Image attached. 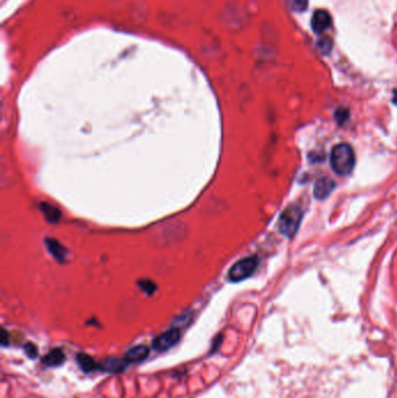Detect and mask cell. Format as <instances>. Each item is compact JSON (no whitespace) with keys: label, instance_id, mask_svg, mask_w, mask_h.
I'll return each instance as SVG.
<instances>
[{"label":"cell","instance_id":"30bf717a","mask_svg":"<svg viewBox=\"0 0 397 398\" xmlns=\"http://www.w3.org/2000/svg\"><path fill=\"white\" fill-rule=\"evenodd\" d=\"M45 244H47L48 251L51 252V254L56 260L63 261L65 256H67V250H65L59 241H56V240L47 239L45 240Z\"/></svg>","mask_w":397,"mask_h":398},{"label":"cell","instance_id":"ac0fdd59","mask_svg":"<svg viewBox=\"0 0 397 398\" xmlns=\"http://www.w3.org/2000/svg\"><path fill=\"white\" fill-rule=\"evenodd\" d=\"M7 337H8L7 332H6L5 330H3V334H2V345H3V346H6L7 343H8Z\"/></svg>","mask_w":397,"mask_h":398},{"label":"cell","instance_id":"9c48e42d","mask_svg":"<svg viewBox=\"0 0 397 398\" xmlns=\"http://www.w3.org/2000/svg\"><path fill=\"white\" fill-rule=\"evenodd\" d=\"M65 361V355L61 348H54L42 359L43 364L48 367H59Z\"/></svg>","mask_w":397,"mask_h":398},{"label":"cell","instance_id":"9a60e30c","mask_svg":"<svg viewBox=\"0 0 397 398\" xmlns=\"http://www.w3.org/2000/svg\"><path fill=\"white\" fill-rule=\"evenodd\" d=\"M289 4L295 12H304L308 8L309 0H289Z\"/></svg>","mask_w":397,"mask_h":398},{"label":"cell","instance_id":"7a4b0ae2","mask_svg":"<svg viewBox=\"0 0 397 398\" xmlns=\"http://www.w3.org/2000/svg\"><path fill=\"white\" fill-rule=\"evenodd\" d=\"M303 220V210L297 204H290L285 207L280 214L278 220L279 232L283 236L291 239L296 235L297 231Z\"/></svg>","mask_w":397,"mask_h":398},{"label":"cell","instance_id":"e0dca14e","mask_svg":"<svg viewBox=\"0 0 397 398\" xmlns=\"http://www.w3.org/2000/svg\"><path fill=\"white\" fill-rule=\"evenodd\" d=\"M139 285L141 287V289L143 290L144 292L148 293V295H152V293L154 292L155 289H156V285L151 281H141L139 283Z\"/></svg>","mask_w":397,"mask_h":398},{"label":"cell","instance_id":"6da1fadb","mask_svg":"<svg viewBox=\"0 0 397 398\" xmlns=\"http://www.w3.org/2000/svg\"><path fill=\"white\" fill-rule=\"evenodd\" d=\"M355 153L349 143H338L332 148L330 155V164L339 176H349L355 167Z\"/></svg>","mask_w":397,"mask_h":398},{"label":"cell","instance_id":"52a82bcc","mask_svg":"<svg viewBox=\"0 0 397 398\" xmlns=\"http://www.w3.org/2000/svg\"><path fill=\"white\" fill-rule=\"evenodd\" d=\"M128 366V362L123 359L119 358H107L99 363V369H102L105 372H113V374H118V372H122Z\"/></svg>","mask_w":397,"mask_h":398},{"label":"cell","instance_id":"8992f818","mask_svg":"<svg viewBox=\"0 0 397 398\" xmlns=\"http://www.w3.org/2000/svg\"><path fill=\"white\" fill-rule=\"evenodd\" d=\"M331 26V16L324 10H317L312 15L311 28L316 34H322Z\"/></svg>","mask_w":397,"mask_h":398},{"label":"cell","instance_id":"5bb4252c","mask_svg":"<svg viewBox=\"0 0 397 398\" xmlns=\"http://www.w3.org/2000/svg\"><path fill=\"white\" fill-rule=\"evenodd\" d=\"M350 119V110L346 107H339L334 112V120L339 126H342Z\"/></svg>","mask_w":397,"mask_h":398},{"label":"cell","instance_id":"5b68a950","mask_svg":"<svg viewBox=\"0 0 397 398\" xmlns=\"http://www.w3.org/2000/svg\"><path fill=\"white\" fill-rule=\"evenodd\" d=\"M336 182L332 178L324 176L321 178H318L313 186V196L318 201H324L328 198L331 193L333 192V190L336 189Z\"/></svg>","mask_w":397,"mask_h":398},{"label":"cell","instance_id":"d6986e66","mask_svg":"<svg viewBox=\"0 0 397 398\" xmlns=\"http://www.w3.org/2000/svg\"><path fill=\"white\" fill-rule=\"evenodd\" d=\"M392 103H394L395 105H397V90L394 91V98H392Z\"/></svg>","mask_w":397,"mask_h":398},{"label":"cell","instance_id":"4fadbf2b","mask_svg":"<svg viewBox=\"0 0 397 398\" xmlns=\"http://www.w3.org/2000/svg\"><path fill=\"white\" fill-rule=\"evenodd\" d=\"M332 40L328 36H321L317 42V48L319 49V52L322 55H328V54L332 51Z\"/></svg>","mask_w":397,"mask_h":398},{"label":"cell","instance_id":"8fae6325","mask_svg":"<svg viewBox=\"0 0 397 398\" xmlns=\"http://www.w3.org/2000/svg\"><path fill=\"white\" fill-rule=\"evenodd\" d=\"M77 363L84 372H91L99 368V364H97L90 355L85 353H80L77 355Z\"/></svg>","mask_w":397,"mask_h":398},{"label":"cell","instance_id":"ba28073f","mask_svg":"<svg viewBox=\"0 0 397 398\" xmlns=\"http://www.w3.org/2000/svg\"><path fill=\"white\" fill-rule=\"evenodd\" d=\"M150 356V348L144 345L132 347L125 354V360L128 363H138L146 360Z\"/></svg>","mask_w":397,"mask_h":398},{"label":"cell","instance_id":"277c9868","mask_svg":"<svg viewBox=\"0 0 397 398\" xmlns=\"http://www.w3.org/2000/svg\"><path fill=\"white\" fill-rule=\"evenodd\" d=\"M181 339V331L177 327H172V329L165 331L164 333H162L159 337H156L153 341V348L156 352H162L169 351L170 348L177 345V342L180 341Z\"/></svg>","mask_w":397,"mask_h":398},{"label":"cell","instance_id":"2e32d148","mask_svg":"<svg viewBox=\"0 0 397 398\" xmlns=\"http://www.w3.org/2000/svg\"><path fill=\"white\" fill-rule=\"evenodd\" d=\"M24 353H26V355L28 356V358L35 359L36 356H38L39 350H38V347H36V346L34 345V343L28 342L27 345L24 346Z\"/></svg>","mask_w":397,"mask_h":398},{"label":"cell","instance_id":"3957f363","mask_svg":"<svg viewBox=\"0 0 397 398\" xmlns=\"http://www.w3.org/2000/svg\"><path fill=\"white\" fill-rule=\"evenodd\" d=\"M259 267L258 256H247L235 262L229 270V280L231 282H241L251 277Z\"/></svg>","mask_w":397,"mask_h":398},{"label":"cell","instance_id":"7c38bea8","mask_svg":"<svg viewBox=\"0 0 397 398\" xmlns=\"http://www.w3.org/2000/svg\"><path fill=\"white\" fill-rule=\"evenodd\" d=\"M41 211L44 214V217L47 220L51 222H56L60 220L61 218V212L56 207H54L49 204H41Z\"/></svg>","mask_w":397,"mask_h":398}]
</instances>
